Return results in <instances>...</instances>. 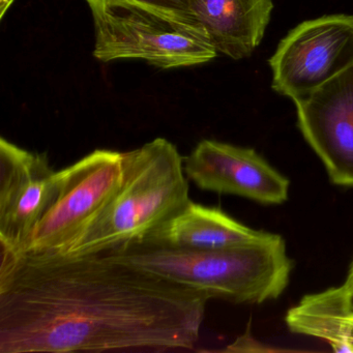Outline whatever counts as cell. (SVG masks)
I'll use <instances>...</instances> for the list:
<instances>
[{
  "label": "cell",
  "mask_w": 353,
  "mask_h": 353,
  "mask_svg": "<svg viewBox=\"0 0 353 353\" xmlns=\"http://www.w3.org/2000/svg\"><path fill=\"white\" fill-rule=\"evenodd\" d=\"M210 299L106 253L1 249L0 353L193 350Z\"/></svg>",
  "instance_id": "obj_1"
},
{
  "label": "cell",
  "mask_w": 353,
  "mask_h": 353,
  "mask_svg": "<svg viewBox=\"0 0 353 353\" xmlns=\"http://www.w3.org/2000/svg\"><path fill=\"white\" fill-rule=\"evenodd\" d=\"M114 259L235 303L278 299L289 282L292 260L284 239L270 233L261 241L220 250H189L134 241L105 252Z\"/></svg>",
  "instance_id": "obj_2"
},
{
  "label": "cell",
  "mask_w": 353,
  "mask_h": 353,
  "mask_svg": "<svg viewBox=\"0 0 353 353\" xmlns=\"http://www.w3.org/2000/svg\"><path fill=\"white\" fill-rule=\"evenodd\" d=\"M123 156L119 191L61 255L105 253L142 241L191 201L185 158L174 144L157 138Z\"/></svg>",
  "instance_id": "obj_3"
},
{
  "label": "cell",
  "mask_w": 353,
  "mask_h": 353,
  "mask_svg": "<svg viewBox=\"0 0 353 353\" xmlns=\"http://www.w3.org/2000/svg\"><path fill=\"white\" fill-rule=\"evenodd\" d=\"M96 44L101 61L143 59L161 69L190 67L216 57L208 34L137 8L94 12Z\"/></svg>",
  "instance_id": "obj_4"
},
{
  "label": "cell",
  "mask_w": 353,
  "mask_h": 353,
  "mask_svg": "<svg viewBox=\"0 0 353 353\" xmlns=\"http://www.w3.org/2000/svg\"><path fill=\"white\" fill-rule=\"evenodd\" d=\"M123 159V152L96 150L57 171L54 200L18 254L63 253L119 191Z\"/></svg>",
  "instance_id": "obj_5"
},
{
  "label": "cell",
  "mask_w": 353,
  "mask_h": 353,
  "mask_svg": "<svg viewBox=\"0 0 353 353\" xmlns=\"http://www.w3.org/2000/svg\"><path fill=\"white\" fill-rule=\"evenodd\" d=\"M272 88L296 103L353 65V16L303 22L270 59Z\"/></svg>",
  "instance_id": "obj_6"
},
{
  "label": "cell",
  "mask_w": 353,
  "mask_h": 353,
  "mask_svg": "<svg viewBox=\"0 0 353 353\" xmlns=\"http://www.w3.org/2000/svg\"><path fill=\"white\" fill-rule=\"evenodd\" d=\"M57 171L46 154L0 139V243L20 253L54 200Z\"/></svg>",
  "instance_id": "obj_7"
},
{
  "label": "cell",
  "mask_w": 353,
  "mask_h": 353,
  "mask_svg": "<svg viewBox=\"0 0 353 353\" xmlns=\"http://www.w3.org/2000/svg\"><path fill=\"white\" fill-rule=\"evenodd\" d=\"M295 105L299 129L332 183L353 187V65Z\"/></svg>",
  "instance_id": "obj_8"
},
{
  "label": "cell",
  "mask_w": 353,
  "mask_h": 353,
  "mask_svg": "<svg viewBox=\"0 0 353 353\" xmlns=\"http://www.w3.org/2000/svg\"><path fill=\"white\" fill-rule=\"evenodd\" d=\"M185 175L199 189L281 204L289 181L251 148L202 140L183 160Z\"/></svg>",
  "instance_id": "obj_9"
},
{
  "label": "cell",
  "mask_w": 353,
  "mask_h": 353,
  "mask_svg": "<svg viewBox=\"0 0 353 353\" xmlns=\"http://www.w3.org/2000/svg\"><path fill=\"white\" fill-rule=\"evenodd\" d=\"M188 3L216 52L235 61L249 57L259 46L274 10L272 0H188Z\"/></svg>",
  "instance_id": "obj_10"
},
{
  "label": "cell",
  "mask_w": 353,
  "mask_h": 353,
  "mask_svg": "<svg viewBox=\"0 0 353 353\" xmlns=\"http://www.w3.org/2000/svg\"><path fill=\"white\" fill-rule=\"evenodd\" d=\"M268 235L245 226L219 208L191 200L179 214L139 241L174 249L220 250L261 241Z\"/></svg>",
  "instance_id": "obj_11"
},
{
  "label": "cell",
  "mask_w": 353,
  "mask_h": 353,
  "mask_svg": "<svg viewBox=\"0 0 353 353\" xmlns=\"http://www.w3.org/2000/svg\"><path fill=\"white\" fill-rule=\"evenodd\" d=\"M285 320L295 334L321 339L334 352H353V296L345 284L307 295Z\"/></svg>",
  "instance_id": "obj_12"
},
{
  "label": "cell",
  "mask_w": 353,
  "mask_h": 353,
  "mask_svg": "<svg viewBox=\"0 0 353 353\" xmlns=\"http://www.w3.org/2000/svg\"><path fill=\"white\" fill-rule=\"evenodd\" d=\"M86 3L92 13L113 8H137L205 32L192 13L188 0H86Z\"/></svg>",
  "instance_id": "obj_13"
},
{
  "label": "cell",
  "mask_w": 353,
  "mask_h": 353,
  "mask_svg": "<svg viewBox=\"0 0 353 353\" xmlns=\"http://www.w3.org/2000/svg\"><path fill=\"white\" fill-rule=\"evenodd\" d=\"M13 3L14 0H0V11H1V14H0V18H1V19H3L6 12L9 10V8L11 7L12 3Z\"/></svg>",
  "instance_id": "obj_14"
},
{
  "label": "cell",
  "mask_w": 353,
  "mask_h": 353,
  "mask_svg": "<svg viewBox=\"0 0 353 353\" xmlns=\"http://www.w3.org/2000/svg\"><path fill=\"white\" fill-rule=\"evenodd\" d=\"M345 285H346L347 288H348V290L350 291L353 296V262L352 264H351L350 270H349L348 276H347Z\"/></svg>",
  "instance_id": "obj_15"
}]
</instances>
